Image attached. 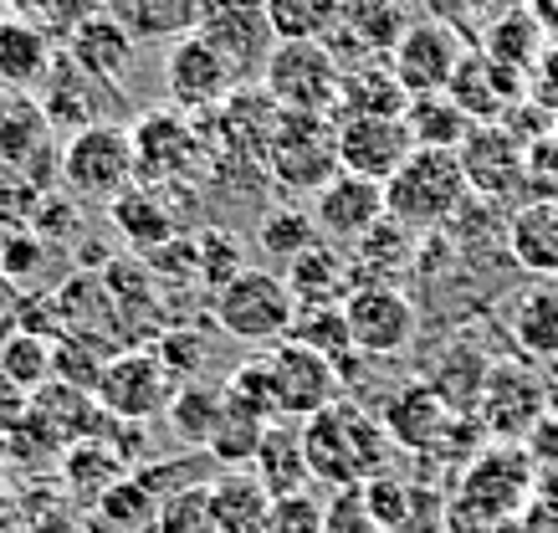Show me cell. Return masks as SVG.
Listing matches in <instances>:
<instances>
[{
	"instance_id": "1",
	"label": "cell",
	"mask_w": 558,
	"mask_h": 533,
	"mask_svg": "<svg viewBox=\"0 0 558 533\" xmlns=\"http://www.w3.org/2000/svg\"><path fill=\"white\" fill-rule=\"evenodd\" d=\"M303 457L313 482H328L333 493H359L364 482L389 472V436L364 405L354 400H333L328 411L307 415L303 426Z\"/></svg>"
},
{
	"instance_id": "2",
	"label": "cell",
	"mask_w": 558,
	"mask_h": 533,
	"mask_svg": "<svg viewBox=\"0 0 558 533\" xmlns=\"http://www.w3.org/2000/svg\"><path fill=\"white\" fill-rule=\"evenodd\" d=\"M466 206H472V190L451 149H410V159L385 185L389 221L410 226V231H436V226L457 221Z\"/></svg>"
},
{
	"instance_id": "3",
	"label": "cell",
	"mask_w": 558,
	"mask_h": 533,
	"mask_svg": "<svg viewBox=\"0 0 558 533\" xmlns=\"http://www.w3.org/2000/svg\"><path fill=\"white\" fill-rule=\"evenodd\" d=\"M129 138H134L138 185L185 190L195 180H205V170H210V138L180 108H149V113H138L129 123Z\"/></svg>"
},
{
	"instance_id": "4",
	"label": "cell",
	"mask_w": 558,
	"mask_h": 533,
	"mask_svg": "<svg viewBox=\"0 0 558 533\" xmlns=\"http://www.w3.org/2000/svg\"><path fill=\"white\" fill-rule=\"evenodd\" d=\"M57 180L77 201H113V195H123L138 180L129 123L98 119L87 129H77V134H68L62 155H57Z\"/></svg>"
},
{
	"instance_id": "5",
	"label": "cell",
	"mask_w": 558,
	"mask_h": 533,
	"mask_svg": "<svg viewBox=\"0 0 558 533\" xmlns=\"http://www.w3.org/2000/svg\"><path fill=\"white\" fill-rule=\"evenodd\" d=\"M210 318L231 339L282 344L292 318H298V298L288 293L282 272H271V267H241L220 293H210Z\"/></svg>"
},
{
	"instance_id": "6",
	"label": "cell",
	"mask_w": 558,
	"mask_h": 533,
	"mask_svg": "<svg viewBox=\"0 0 558 533\" xmlns=\"http://www.w3.org/2000/svg\"><path fill=\"white\" fill-rule=\"evenodd\" d=\"M267 174L282 190L318 195L339 174V123L323 113H277L267 138Z\"/></svg>"
},
{
	"instance_id": "7",
	"label": "cell",
	"mask_w": 558,
	"mask_h": 533,
	"mask_svg": "<svg viewBox=\"0 0 558 533\" xmlns=\"http://www.w3.org/2000/svg\"><path fill=\"white\" fill-rule=\"evenodd\" d=\"M339 57L323 41H277L271 57L262 62L256 87L267 93L282 113H323L333 119V98H339Z\"/></svg>"
},
{
	"instance_id": "8",
	"label": "cell",
	"mask_w": 558,
	"mask_h": 533,
	"mask_svg": "<svg viewBox=\"0 0 558 533\" xmlns=\"http://www.w3.org/2000/svg\"><path fill=\"white\" fill-rule=\"evenodd\" d=\"M527 493H533V457L523 447H487L472 462L461 498L451 508V523H476V529H497L512 513H523Z\"/></svg>"
},
{
	"instance_id": "9",
	"label": "cell",
	"mask_w": 558,
	"mask_h": 533,
	"mask_svg": "<svg viewBox=\"0 0 558 533\" xmlns=\"http://www.w3.org/2000/svg\"><path fill=\"white\" fill-rule=\"evenodd\" d=\"M472 415L502 447H518L548 415V385H543V375L533 364L497 360V364H487V379H482V396H476Z\"/></svg>"
},
{
	"instance_id": "10",
	"label": "cell",
	"mask_w": 558,
	"mask_h": 533,
	"mask_svg": "<svg viewBox=\"0 0 558 533\" xmlns=\"http://www.w3.org/2000/svg\"><path fill=\"white\" fill-rule=\"evenodd\" d=\"M174 390H180V379H174V370L159 360L154 349H123V354H108L93 400H98L113 421L144 426V421L170 411Z\"/></svg>"
},
{
	"instance_id": "11",
	"label": "cell",
	"mask_w": 558,
	"mask_h": 533,
	"mask_svg": "<svg viewBox=\"0 0 558 533\" xmlns=\"http://www.w3.org/2000/svg\"><path fill=\"white\" fill-rule=\"evenodd\" d=\"M343 318H349V334H354V349L364 360H395L415 344L421 334V308L405 288L395 282H359L354 293L343 298Z\"/></svg>"
},
{
	"instance_id": "12",
	"label": "cell",
	"mask_w": 558,
	"mask_h": 533,
	"mask_svg": "<svg viewBox=\"0 0 558 533\" xmlns=\"http://www.w3.org/2000/svg\"><path fill=\"white\" fill-rule=\"evenodd\" d=\"M241 87L236 68L205 41V36H180L165 47V93H170V108L180 113H216L231 93Z\"/></svg>"
},
{
	"instance_id": "13",
	"label": "cell",
	"mask_w": 558,
	"mask_h": 533,
	"mask_svg": "<svg viewBox=\"0 0 558 533\" xmlns=\"http://www.w3.org/2000/svg\"><path fill=\"white\" fill-rule=\"evenodd\" d=\"M461 57H466V36L457 26H446L440 16H421V21H410L400 47L389 52V72H395V83H400V93H405V104H410V98L446 93Z\"/></svg>"
},
{
	"instance_id": "14",
	"label": "cell",
	"mask_w": 558,
	"mask_h": 533,
	"mask_svg": "<svg viewBox=\"0 0 558 533\" xmlns=\"http://www.w3.org/2000/svg\"><path fill=\"white\" fill-rule=\"evenodd\" d=\"M267 375H271V415L288 421V426H303L307 415L328 411L333 400L343 396L339 370L318 354H307L298 344H271L267 354Z\"/></svg>"
},
{
	"instance_id": "15",
	"label": "cell",
	"mask_w": 558,
	"mask_h": 533,
	"mask_svg": "<svg viewBox=\"0 0 558 533\" xmlns=\"http://www.w3.org/2000/svg\"><path fill=\"white\" fill-rule=\"evenodd\" d=\"M195 36H205V41L236 68L241 83H246V77H262V62H267L271 47H277L262 0H205L201 21H195Z\"/></svg>"
},
{
	"instance_id": "16",
	"label": "cell",
	"mask_w": 558,
	"mask_h": 533,
	"mask_svg": "<svg viewBox=\"0 0 558 533\" xmlns=\"http://www.w3.org/2000/svg\"><path fill=\"white\" fill-rule=\"evenodd\" d=\"M457 159H461L472 201L502 206V201H512L527 185V149L508 129H497V123H476L466 134V144L457 149Z\"/></svg>"
},
{
	"instance_id": "17",
	"label": "cell",
	"mask_w": 558,
	"mask_h": 533,
	"mask_svg": "<svg viewBox=\"0 0 558 533\" xmlns=\"http://www.w3.org/2000/svg\"><path fill=\"white\" fill-rule=\"evenodd\" d=\"M57 129L47 123V113L36 108V98L26 93H0V159L21 170L41 195L57 180Z\"/></svg>"
},
{
	"instance_id": "18",
	"label": "cell",
	"mask_w": 558,
	"mask_h": 533,
	"mask_svg": "<svg viewBox=\"0 0 558 533\" xmlns=\"http://www.w3.org/2000/svg\"><path fill=\"white\" fill-rule=\"evenodd\" d=\"M446 98L472 123H497L518 98H527V77L502 68V62H492L482 47H466V57L457 62L451 83H446Z\"/></svg>"
},
{
	"instance_id": "19",
	"label": "cell",
	"mask_w": 558,
	"mask_h": 533,
	"mask_svg": "<svg viewBox=\"0 0 558 533\" xmlns=\"http://www.w3.org/2000/svg\"><path fill=\"white\" fill-rule=\"evenodd\" d=\"M134 47H138V41L129 36V26H123L113 11H102V5H98L93 16H83L68 32L62 57H68L83 77H93V83L119 87L123 77H129V68H134Z\"/></svg>"
},
{
	"instance_id": "20",
	"label": "cell",
	"mask_w": 558,
	"mask_h": 533,
	"mask_svg": "<svg viewBox=\"0 0 558 533\" xmlns=\"http://www.w3.org/2000/svg\"><path fill=\"white\" fill-rule=\"evenodd\" d=\"M405 119H339V170L389 185V174L410 159Z\"/></svg>"
},
{
	"instance_id": "21",
	"label": "cell",
	"mask_w": 558,
	"mask_h": 533,
	"mask_svg": "<svg viewBox=\"0 0 558 533\" xmlns=\"http://www.w3.org/2000/svg\"><path fill=\"white\" fill-rule=\"evenodd\" d=\"M461 415L446 405V400L415 379V385H400L395 396L385 400V415H379V426H385L389 447H405V451H436L446 447V436L457 431Z\"/></svg>"
},
{
	"instance_id": "22",
	"label": "cell",
	"mask_w": 558,
	"mask_h": 533,
	"mask_svg": "<svg viewBox=\"0 0 558 533\" xmlns=\"http://www.w3.org/2000/svg\"><path fill=\"white\" fill-rule=\"evenodd\" d=\"M385 185L374 180H359V174H333L328 185L313 195V221H318V237L328 241H359L369 237L374 226L385 221Z\"/></svg>"
},
{
	"instance_id": "23",
	"label": "cell",
	"mask_w": 558,
	"mask_h": 533,
	"mask_svg": "<svg viewBox=\"0 0 558 533\" xmlns=\"http://www.w3.org/2000/svg\"><path fill=\"white\" fill-rule=\"evenodd\" d=\"M170 195L174 190H159V185H129L123 195L108 201V221L119 226V237L134 246V252H159L180 237V216L170 210Z\"/></svg>"
},
{
	"instance_id": "24",
	"label": "cell",
	"mask_w": 558,
	"mask_h": 533,
	"mask_svg": "<svg viewBox=\"0 0 558 533\" xmlns=\"http://www.w3.org/2000/svg\"><path fill=\"white\" fill-rule=\"evenodd\" d=\"M288 293L298 298V308H318V303H343V298L359 288V267L343 246H328V241H313L303 257L288 262Z\"/></svg>"
},
{
	"instance_id": "25",
	"label": "cell",
	"mask_w": 558,
	"mask_h": 533,
	"mask_svg": "<svg viewBox=\"0 0 558 533\" xmlns=\"http://www.w3.org/2000/svg\"><path fill=\"white\" fill-rule=\"evenodd\" d=\"M98 93H113V87H102V83H93V77H83V72L62 57V47H57L47 77H41V87H36L32 98H36V108L47 113L51 129H68V134H77V129H87V123H98Z\"/></svg>"
},
{
	"instance_id": "26",
	"label": "cell",
	"mask_w": 558,
	"mask_h": 533,
	"mask_svg": "<svg viewBox=\"0 0 558 533\" xmlns=\"http://www.w3.org/2000/svg\"><path fill=\"white\" fill-rule=\"evenodd\" d=\"M57 41L26 16H0V93H26L32 98L47 77Z\"/></svg>"
},
{
	"instance_id": "27",
	"label": "cell",
	"mask_w": 558,
	"mask_h": 533,
	"mask_svg": "<svg viewBox=\"0 0 558 533\" xmlns=\"http://www.w3.org/2000/svg\"><path fill=\"white\" fill-rule=\"evenodd\" d=\"M405 93L395 83L389 62H349L339 72V98H333V123L339 119H400Z\"/></svg>"
},
{
	"instance_id": "28",
	"label": "cell",
	"mask_w": 558,
	"mask_h": 533,
	"mask_svg": "<svg viewBox=\"0 0 558 533\" xmlns=\"http://www.w3.org/2000/svg\"><path fill=\"white\" fill-rule=\"evenodd\" d=\"M252 477H256V487H262L271 502L307 493L313 472H307L303 436H298V426H288V421H271L267 436H262V447H256V457H252Z\"/></svg>"
},
{
	"instance_id": "29",
	"label": "cell",
	"mask_w": 558,
	"mask_h": 533,
	"mask_svg": "<svg viewBox=\"0 0 558 533\" xmlns=\"http://www.w3.org/2000/svg\"><path fill=\"white\" fill-rule=\"evenodd\" d=\"M476 47H482L492 62H502V68H512V72H523L527 77L533 62L543 57V47H548V36H543V26L533 21L527 5H512V11H497V16L482 26Z\"/></svg>"
},
{
	"instance_id": "30",
	"label": "cell",
	"mask_w": 558,
	"mask_h": 533,
	"mask_svg": "<svg viewBox=\"0 0 558 533\" xmlns=\"http://www.w3.org/2000/svg\"><path fill=\"white\" fill-rule=\"evenodd\" d=\"M508 246L533 277H558V201H527L508 221Z\"/></svg>"
},
{
	"instance_id": "31",
	"label": "cell",
	"mask_w": 558,
	"mask_h": 533,
	"mask_svg": "<svg viewBox=\"0 0 558 533\" xmlns=\"http://www.w3.org/2000/svg\"><path fill=\"white\" fill-rule=\"evenodd\" d=\"M267 415H256L252 405H241L236 396H226L220 390V421H216V436H210V462H220L226 472H246L262 447V436H267Z\"/></svg>"
},
{
	"instance_id": "32",
	"label": "cell",
	"mask_w": 558,
	"mask_h": 533,
	"mask_svg": "<svg viewBox=\"0 0 558 533\" xmlns=\"http://www.w3.org/2000/svg\"><path fill=\"white\" fill-rule=\"evenodd\" d=\"M271 498L256 487L252 472H220L210 477V518L216 533H262Z\"/></svg>"
},
{
	"instance_id": "33",
	"label": "cell",
	"mask_w": 558,
	"mask_h": 533,
	"mask_svg": "<svg viewBox=\"0 0 558 533\" xmlns=\"http://www.w3.org/2000/svg\"><path fill=\"white\" fill-rule=\"evenodd\" d=\"M288 344L307 349V354H318V360H328L333 370H343V364L359 354L354 334H349V318H343V303L298 308V318H292V328H288Z\"/></svg>"
},
{
	"instance_id": "34",
	"label": "cell",
	"mask_w": 558,
	"mask_h": 533,
	"mask_svg": "<svg viewBox=\"0 0 558 533\" xmlns=\"http://www.w3.org/2000/svg\"><path fill=\"white\" fill-rule=\"evenodd\" d=\"M405 129H410V144L415 149H451L457 155L461 144H466V134H472L476 123L461 113L446 93H430V98H410L405 104Z\"/></svg>"
},
{
	"instance_id": "35",
	"label": "cell",
	"mask_w": 558,
	"mask_h": 533,
	"mask_svg": "<svg viewBox=\"0 0 558 533\" xmlns=\"http://www.w3.org/2000/svg\"><path fill=\"white\" fill-rule=\"evenodd\" d=\"M205 0H119L113 16L129 26L134 41H180L195 32Z\"/></svg>"
},
{
	"instance_id": "36",
	"label": "cell",
	"mask_w": 558,
	"mask_h": 533,
	"mask_svg": "<svg viewBox=\"0 0 558 533\" xmlns=\"http://www.w3.org/2000/svg\"><path fill=\"white\" fill-rule=\"evenodd\" d=\"M512 339L527 360H558V288H527L518 298Z\"/></svg>"
},
{
	"instance_id": "37",
	"label": "cell",
	"mask_w": 558,
	"mask_h": 533,
	"mask_svg": "<svg viewBox=\"0 0 558 533\" xmlns=\"http://www.w3.org/2000/svg\"><path fill=\"white\" fill-rule=\"evenodd\" d=\"M277 41H328L339 32L343 0H262Z\"/></svg>"
},
{
	"instance_id": "38",
	"label": "cell",
	"mask_w": 558,
	"mask_h": 533,
	"mask_svg": "<svg viewBox=\"0 0 558 533\" xmlns=\"http://www.w3.org/2000/svg\"><path fill=\"white\" fill-rule=\"evenodd\" d=\"M170 431L185 441V447H210L220 421V385H205V379H185L170 400Z\"/></svg>"
},
{
	"instance_id": "39",
	"label": "cell",
	"mask_w": 558,
	"mask_h": 533,
	"mask_svg": "<svg viewBox=\"0 0 558 533\" xmlns=\"http://www.w3.org/2000/svg\"><path fill=\"white\" fill-rule=\"evenodd\" d=\"M98 523L108 529H123V533H138V529H154V513H159V493L138 472H123L98 502H93Z\"/></svg>"
},
{
	"instance_id": "40",
	"label": "cell",
	"mask_w": 558,
	"mask_h": 533,
	"mask_svg": "<svg viewBox=\"0 0 558 533\" xmlns=\"http://www.w3.org/2000/svg\"><path fill=\"white\" fill-rule=\"evenodd\" d=\"M313 241H318V221H313V210H303V206H271L267 216L256 221V246L267 252V262L303 257Z\"/></svg>"
},
{
	"instance_id": "41",
	"label": "cell",
	"mask_w": 558,
	"mask_h": 533,
	"mask_svg": "<svg viewBox=\"0 0 558 533\" xmlns=\"http://www.w3.org/2000/svg\"><path fill=\"white\" fill-rule=\"evenodd\" d=\"M0 379L16 385L21 396H36L41 385H51V339L11 328V339L0 344Z\"/></svg>"
},
{
	"instance_id": "42",
	"label": "cell",
	"mask_w": 558,
	"mask_h": 533,
	"mask_svg": "<svg viewBox=\"0 0 558 533\" xmlns=\"http://www.w3.org/2000/svg\"><path fill=\"white\" fill-rule=\"evenodd\" d=\"M354 246H359L354 267H364V272H369V282H389V272H400V267L415 257V231L385 216V221L374 226L369 237H359Z\"/></svg>"
},
{
	"instance_id": "43",
	"label": "cell",
	"mask_w": 558,
	"mask_h": 533,
	"mask_svg": "<svg viewBox=\"0 0 558 533\" xmlns=\"http://www.w3.org/2000/svg\"><path fill=\"white\" fill-rule=\"evenodd\" d=\"M62 477H68V487L77 498L87 493V498L98 502L102 493L123 477V462L102 447V441H77V447H68V457H62Z\"/></svg>"
},
{
	"instance_id": "44",
	"label": "cell",
	"mask_w": 558,
	"mask_h": 533,
	"mask_svg": "<svg viewBox=\"0 0 558 533\" xmlns=\"http://www.w3.org/2000/svg\"><path fill=\"white\" fill-rule=\"evenodd\" d=\"M102 364H108V349L93 344V339H83V334H62V339L51 344V379L68 385V390L93 396V390H98Z\"/></svg>"
},
{
	"instance_id": "45",
	"label": "cell",
	"mask_w": 558,
	"mask_h": 533,
	"mask_svg": "<svg viewBox=\"0 0 558 533\" xmlns=\"http://www.w3.org/2000/svg\"><path fill=\"white\" fill-rule=\"evenodd\" d=\"M154 533H216V518H210V477L190 482L180 493L159 502L154 513Z\"/></svg>"
},
{
	"instance_id": "46",
	"label": "cell",
	"mask_w": 558,
	"mask_h": 533,
	"mask_svg": "<svg viewBox=\"0 0 558 533\" xmlns=\"http://www.w3.org/2000/svg\"><path fill=\"white\" fill-rule=\"evenodd\" d=\"M241 267H246V252L236 246V237H226V231H201L195 237V277H201V288L220 293Z\"/></svg>"
},
{
	"instance_id": "47",
	"label": "cell",
	"mask_w": 558,
	"mask_h": 533,
	"mask_svg": "<svg viewBox=\"0 0 558 533\" xmlns=\"http://www.w3.org/2000/svg\"><path fill=\"white\" fill-rule=\"evenodd\" d=\"M41 262H47V241L36 237V231H5L0 237V272L11 277L16 288H26L36 272H41Z\"/></svg>"
},
{
	"instance_id": "48",
	"label": "cell",
	"mask_w": 558,
	"mask_h": 533,
	"mask_svg": "<svg viewBox=\"0 0 558 533\" xmlns=\"http://www.w3.org/2000/svg\"><path fill=\"white\" fill-rule=\"evenodd\" d=\"M262 533H323V502L298 493V498H282L267 508V523Z\"/></svg>"
},
{
	"instance_id": "49",
	"label": "cell",
	"mask_w": 558,
	"mask_h": 533,
	"mask_svg": "<svg viewBox=\"0 0 558 533\" xmlns=\"http://www.w3.org/2000/svg\"><path fill=\"white\" fill-rule=\"evenodd\" d=\"M226 396H236L241 405H252L256 415H267V421H277L271 415V375H267V360H246V364H236V375L220 385Z\"/></svg>"
},
{
	"instance_id": "50",
	"label": "cell",
	"mask_w": 558,
	"mask_h": 533,
	"mask_svg": "<svg viewBox=\"0 0 558 533\" xmlns=\"http://www.w3.org/2000/svg\"><path fill=\"white\" fill-rule=\"evenodd\" d=\"M32 231L41 241H72L77 237V206L47 190V195L36 201V210H32Z\"/></svg>"
},
{
	"instance_id": "51",
	"label": "cell",
	"mask_w": 558,
	"mask_h": 533,
	"mask_svg": "<svg viewBox=\"0 0 558 533\" xmlns=\"http://www.w3.org/2000/svg\"><path fill=\"white\" fill-rule=\"evenodd\" d=\"M527 98H533L548 119H558V41H548L543 57L533 62V72H527Z\"/></svg>"
},
{
	"instance_id": "52",
	"label": "cell",
	"mask_w": 558,
	"mask_h": 533,
	"mask_svg": "<svg viewBox=\"0 0 558 533\" xmlns=\"http://www.w3.org/2000/svg\"><path fill=\"white\" fill-rule=\"evenodd\" d=\"M159 360L174 370V379L185 385V375L190 370H201V354H205V344L195 339V334H185V328H165V339H159V349H154Z\"/></svg>"
},
{
	"instance_id": "53",
	"label": "cell",
	"mask_w": 558,
	"mask_h": 533,
	"mask_svg": "<svg viewBox=\"0 0 558 533\" xmlns=\"http://www.w3.org/2000/svg\"><path fill=\"white\" fill-rule=\"evenodd\" d=\"M323 533H379V529L369 523L359 493H339V498L323 508Z\"/></svg>"
},
{
	"instance_id": "54",
	"label": "cell",
	"mask_w": 558,
	"mask_h": 533,
	"mask_svg": "<svg viewBox=\"0 0 558 533\" xmlns=\"http://www.w3.org/2000/svg\"><path fill=\"white\" fill-rule=\"evenodd\" d=\"M26 411H32V396H21L16 385L0 379V436H16L26 426Z\"/></svg>"
},
{
	"instance_id": "55",
	"label": "cell",
	"mask_w": 558,
	"mask_h": 533,
	"mask_svg": "<svg viewBox=\"0 0 558 533\" xmlns=\"http://www.w3.org/2000/svg\"><path fill=\"white\" fill-rule=\"evenodd\" d=\"M527 11H533V21L543 26V36L548 41H558V0H523Z\"/></svg>"
},
{
	"instance_id": "56",
	"label": "cell",
	"mask_w": 558,
	"mask_h": 533,
	"mask_svg": "<svg viewBox=\"0 0 558 533\" xmlns=\"http://www.w3.org/2000/svg\"><path fill=\"white\" fill-rule=\"evenodd\" d=\"M21 298H26V288H16L11 277L0 272V318H11V313H16V303H21Z\"/></svg>"
},
{
	"instance_id": "57",
	"label": "cell",
	"mask_w": 558,
	"mask_h": 533,
	"mask_svg": "<svg viewBox=\"0 0 558 533\" xmlns=\"http://www.w3.org/2000/svg\"><path fill=\"white\" fill-rule=\"evenodd\" d=\"M476 5H482V11H487V21H492L497 11H512V5H523V0H476Z\"/></svg>"
},
{
	"instance_id": "58",
	"label": "cell",
	"mask_w": 558,
	"mask_h": 533,
	"mask_svg": "<svg viewBox=\"0 0 558 533\" xmlns=\"http://www.w3.org/2000/svg\"><path fill=\"white\" fill-rule=\"evenodd\" d=\"M11 328H16V324H11V318H0V344L11 339Z\"/></svg>"
},
{
	"instance_id": "59",
	"label": "cell",
	"mask_w": 558,
	"mask_h": 533,
	"mask_svg": "<svg viewBox=\"0 0 558 533\" xmlns=\"http://www.w3.org/2000/svg\"><path fill=\"white\" fill-rule=\"evenodd\" d=\"M548 138H554V149H558V123H554V134H548Z\"/></svg>"
}]
</instances>
